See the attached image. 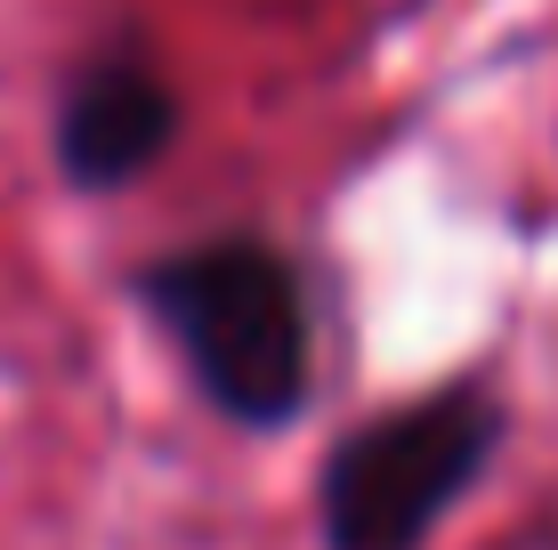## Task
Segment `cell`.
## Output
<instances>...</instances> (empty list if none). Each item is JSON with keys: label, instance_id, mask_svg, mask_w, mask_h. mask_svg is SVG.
<instances>
[{"label": "cell", "instance_id": "1", "mask_svg": "<svg viewBox=\"0 0 558 550\" xmlns=\"http://www.w3.org/2000/svg\"><path fill=\"white\" fill-rule=\"evenodd\" d=\"M146 300L195 389L243 429H283L316 381L307 283L259 235H203L146 268Z\"/></svg>", "mask_w": 558, "mask_h": 550}, {"label": "cell", "instance_id": "2", "mask_svg": "<svg viewBox=\"0 0 558 550\" xmlns=\"http://www.w3.org/2000/svg\"><path fill=\"white\" fill-rule=\"evenodd\" d=\"M502 445V405L486 389H446L349 429L324 462L316 518L332 550H421L429 526L477 486Z\"/></svg>", "mask_w": 558, "mask_h": 550}, {"label": "cell", "instance_id": "3", "mask_svg": "<svg viewBox=\"0 0 558 550\" xmlns=\"http://www.w3.org/2000/svg\"><path fill=\"white\" fill-rule=\"evenodd\" d=\"M179 138V98H170L162 65L146 57V41H113L98 49L57 98V162L82 195H122L138 186Z\"/></svg>", "mask_w": 558, "mask_h": 550}]
</instances>
